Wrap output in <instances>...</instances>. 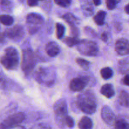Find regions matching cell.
I'll return each mask as SVG.
<instances>
[{
	"instance_id": "obj_1",
	"label": "cell",
	"mask_w": 129,
	"mask_h": 129,
	"mask_svg": "<svg viewBox=\"0 0 129 129\" xmlns=\"http://www.w3.org/2000/svg\"><path fill=\"white\" fill-rule=\"evenodd\" d=\"M77 105L79 109L88 115H92L96 112L97 98L91 90L83 91L77 97Z\"/></svg>"
},
{
	"instance_id": "obj_2",
	"label": "cell",
	"mask_w": 129,
	"mask_h": 129,
	"mask_svg": "<svg viewBox=\"0 0 129 129\" xmlns=\"http://www.w3.org/2000/svg\"><path fill=\"white\" fill-rule=\"evenodd\" d=\"M0 62L7 70H16L20 63V55L17 49L13 47L6 48L5 50V55L1 57Z\"/></svg>"
},
{
	"instance_id": "obj_3",
	"label": "cell",
	"mask_w": 129,
	"mask_h": 129,
	"mask_svg": "<svg viewBox=\"0 0 129 129\" xmlns=\"http://www.w3.org/2000/svg\"><path fill=\"white\" fill-rule=\"evenodd\" d=\"M35 80L39 84L46 86H51L55 83L56 72L53 67H40L35 71L34 74Z\"/></svg>"
},
{
	"instance_id": "obj_4",
	"label": "cell",
	"mask_w": 129,
	"mask_h": 129,
	"mask_svg": "<svg viewBox=\"0 0 129 129\" xmlns=\"http://www.w3.org/2000/svg\"><path fill=\"white\" fill-rule=\"evenodd\" d=\"M37 63V57L35 53L30 48L22 50L21 69L25 75L31 73Z\"/></svg>"
},
{
	"instance_id": "obj_5",
	"label": "cell",
	"mask_w": 129,
	"mask_h": 129,
	"mask_svg": "<svg viewBox=\"0 0 129 129\" xmlns=\"http://www.w3.org/2000/svg\"><path fill=\"white\" fill-rule=\"evenodd\" d=\"M76 49L81 54L85 56H96L99 52V47L98 44L92 40H79L77 44Z\"/></svg>"
},
{
	"instance_id": "obj_6",
	"label": "cell",
	"mask_w": 129,
	"mask_h": 129,
	"mask_svg": "<svg viewBox=\"0 0 129 129\" xmlns=\"http://www.w3.org/2000/svg\"><path fill=\"white\" fill-rule=\"evenodd\" d=\"M44 19L40 14L31 13L26 15V23L28 30L30 34H35L40 29L41 25L44 23Z\"/></svg>"
},
{
	"instance_id": "obj_7",
	"label": "cell",
	"mask_w": 129,
	"mask_h": 129,
	"mask_svg": "<svg viewBox=\"0 0 129 129\" xmlns=\"http://www.w3.org/2000/svg\"><path fill=\"white\" fill-rule=\"evenodd\" d=\"M25 120V115L22 112L11 115L0 123V128L6 129L16 127Z\"/></svg>"
},
{
	"instance_id": "obj_8",
	"label": "cell",
	"mask_w": 129,
	"mask_h": 129,
	"mask_svg": "<svg viewBox=\"0 0 129 129\" xmlns=\"http://www.w3.org/2000/svg\"><path fill=\"white\" fill-rule=\"evenodd\" d=\"M54 111L59 123H64V118L68 115V104L64 99L57 101L54 105Z\"/></svg>"
},
{
	"instance_id": "obj_9",
	"label": "cell",
	"mask_w": 129,
	"mask_h": 129,
	"mask_svg": "<svg viewBox=\"0 0 129 129\" xmlns=\"http://www.w3.org/2000/svg\"><path fill=\"white\" fill-rule=\"evenodd\" d=\"M5 37L15 42H19L25 35L24 28L21 25H16L13 27L7 28L4 32Z\"/></svg>"
},
{
	"instance_id": "obj_10",
	"label": "cell",
	"mask_w": 129,
	"mask_h": 129,
	"mask_svg": "<svg viewBox=\"0 0 129 129\" xmlns=\"http://www.w3.org/2000/svg\"><path fill=\"white\" fill-rule=\"evenodd\" d=\"M89 78L86 76L74 78L71 81L69 88L74 92L81 91L89 83Z\"/></svg>"
},
{
	"instance_id": "obj_11",
	"label": "cell",
	"mask_w": 129,
	"mask_h": 129,
	"mask_svg": "<svg viewBox=\"0 0 129 129\" xmlns=\"http://www.w3.org/2000/svg\"><path fill=\"white\" fill-rule=\"evenodd\" d=\"M101 116L107 125L109 126H113L116 120V117L114 112L108 106L105 105L102 108L101 111Z\"/></svg>"
},
{
	"instance_id": "obj_12",
	"label": "cell",
	"mask_w": 129,
	"mask_h": 129,
	"mask_svg": "<svg viewBox=\"0 0 129 129\" xmlns=\"http://www.w3.org/2000/svg\"><path fill=\"white\" fill-rule=\"evenodd\" d=\"M116 52L119 55H127L129 54V41L124 38L117 40L115 46Z\"/></svg>"
},
{
	"instance_id": "obj_13",
	"label": "cell",
	"mask_w": 129,
	"mask_h": 129,
	"mask_svg": "<svg viewBox=\"0 0 129 129\" xmlns=\"http://www.w3.org/2000/svg\"><path fill=\"white\" fill-rule=\"evenodd\" d=\"M45 52L50 57H55L60 52V46L55 42H50L45 46Z\"/></svg>"
},
{
	"instance_id": "obj_14",
	"label": "cell",
	"mask_w": 129,
	"mask_h": 129,
	"mask_svg": "<svg viewBox=\"0 0 129 129\" xmlns=\"http://www.w3.org/2000/svg\"><path fill=\"white\" fill-rule=\"evenodd\" d=\"M81 7L84 16L89 17L94 13V8L89 0H81Z\"/></svg>"
},
{
	"instance_id": "obj_15",
	"label": "cell",
	"mask_w": 129,
	"mask_h": 129,
	"mask_svg": "<svg viewBox=\"0 0 129 129\" xmlns=\"http://www.w3.org/2000/svg\"><path fill=\"white\" fill-rule=\"evenodd\" d=\"M100 93L106 98H112L115 94V91L114 87L112 84L107 83V84H104L101 88Z\"/></svg>"
},
{
	"instance_id": "obj_16",
	"label": "cell",
	"mask_w": 129,
	"mask_h": 129,
	"mask_svg": "<svg viewBox=\"0 0 129 129\" xmlns=\"http://www.w3.org/2000/svg\"><path fill=\"white\" fill-rule=\"evenodd\" d=\"M93 127V121L88 117H83L78 123V127L81 129H91Z\"/></svg>"
},
{
	"instance_id": "obj_17",
	"label": "cell",
	"mask_w": 129,
	"mask_h": 129,
	"mask_svg": "<svg viewBox=\"0 0 129 129\" xmlns=\"http://www.w3.org/2000/svg\"><path fill=\"white\" fill-rule=\"evenodd\" d=\"M118 70L121 74H125L129 72V58H125L118 62Z\"/></svg>"
},
{
	"instance_id": "obj_18",
	"label": "cell",
	"mask_w": 129,
	"mask_h": 129,
	"mask_svg": "<svg viewBox=\"0 0 129 129\" xmlns=\"http://www.w3.org/2000/svg\"><path fill=\"white\" fill-rule=\"evenodd\" d=\"M118 101L121 106L129 108V93L125 91H122L118 96Z\"/></svg>"
},
{
	"instance_id": "obj_19",
	"label": "cell",
	"mask_w": 129,
	"mask_h": 129,
	"mask_svg": "<svg viewBox=\"0 0 129 129\" xmlns=\"http://www.w3.org/2000/svg\"><path fill=\"white\" fill-rule=\"evenodd\" d=\"M106 15H107V13L105 11L101 10L99 11L95 15H94V18H93V20L98 26H102L104 25L105 21Z\"/></svg>"
},
{
	"instance_id": "obj_20",
	"label": "cell",
	"mask_w": 129,
	"mask_h": 129,
	"mask_svg": "<svg viewBox=\"0 0 129 129\" xmlns=\"http://www.w3.org/2000/svg\"><path fill=\"white\" fill-rule=\"evenodd\" d=\"M62 18L69 24V25H76L79 23V20L74 15L70 13L65 14L62 16Z\"/></svg>"
},
{
	"instance_id": "obj_21",
	"label": "cell",
	"mask_w": 129,
	"mask_h": 129,
	"mask_svg": "<svg viewBox=\"0 0 129 129\" xmlns=\"http://www.w3.org/2000/svg\"><path fill=\"white\" fill-rule=\"evenodd\" d=\"M10 80L3 73H0V89H6L10 85Z\"/></svg>"
},
{
	"instance_id": "obj_22",
	"label": "cell",
	"mask_w": 129,
	"mask_h": 129,
	"mask_svg": "<svg viewBox=\"0 0 129 129\" xmlns=\"http://www.w3.org/2000/svg\"><path fill=\"white\" fill-rule=\"evenodd\" d=\"M100 74L102 78L104 79H109L112 78L113 76V71L112 68L109 67L103 68L101 69Z\"/></svg>"
},
{
	"instance_id": "obj_23",
	"label": "cell",
	"mask_w": 129,
	"mask_h": 129,
	"mask_svg": "<svg viewBox=\"0 0 129 129\" xmlns=\"http://www.w3.org/2000/svg\"><path fill=\"white\" fill-rule=\"evenodd\" d=\"M113 126L116 129H129V123L122 118L116 119Z\"/></svg>"
},
{
	"instance_id": "obj_24",
	"label": "cell",
	"mask_w": 129,
	"mask_h": 129,
	"mask_svg": "<svg viewBox=\"0 0 129 129\" xmlns=\"http://www.w3.org/2000/svg\"><path fill=\"white\" fill-rule=\"evenodd\" d=\"M0 22L4 25L10 26L14 22V18L9 15H2L0 16Z\"/></svg>"
},
{
	"instance_id": "obj_25",
	"label": "cell",
	"mask_w": 129,
	"mask_h": 129,
	"mask_svg": "<svg viewBox=\"0 0 129 129\" xmlns=\"http://www.w3.org/2000/svg\"><path fill=\"white\" fill-rule=\"evenodd\" d=\"M56 28V37L57 39H62L64 37V34H65V27L64 25L60 23H57L55 25Z\"/></svg>"
},
{
	"instance_id": "obj_26",
	"label": "cell",
	"mask_w": 129,
	"mask_h": 129,
	"mask_svg": "<svg viewBox=\"0 0 129 129\" xmlns=\"http://www.w3.org/2000/svg\"><path fill=\"white\" fill-rule=\"evenodd\" d=\"M79 40L78 39L77 37H67L65 39L63 40V42L66 44V45H68L69 47H73L74 45H76L79 42Z\"/></svg>"
},
{
	"instance_id": "obj_27",
	"label": "cell",
	"mask_w": 129,
	"mask_h": 129,
	"mask_svg": "<svg viewBox=\"0 0 129 129\" xmlns=\"http://www.w3.org/2000/svg\"><path fill=\"white\" fill-rule=\"evenodd\" d=\"M76 62L81 68H82L85 71L88 70L89 66H90V62L85 59H82V58H77L76 59Z\"/></svg>"
},
{
	"instance_id": "obj_28",
	"label": "cell",
	"mask_w": 129,
	"mask_h": 129,
	"mask_svg": "<svg viewBox=\"0 0 129 129\" xmlns=\"http://www.w3.org/2000/svg\"><path fill=\"white\" fill-rule=\"evenodd\" d=\"M0 5L2 10L7 12L11 11V9L12 8V5L10 0H0Z\"/></svg>"
},
{
	"instance_id": "obj_29",
	"label": "cell",
	"mask_w": 129,
	"mask_h": 129,
	"mask_svg": "<svg viewBox=\"0 0 129 129\" xmlns=\"http://www.w3.org/2000/svg\"><path fill=\"white\" fill-rule=\"evenodd\" d=\"M120 1L121 0H105L107 8L109 10H115Z\"/></svg>"
},
{
	"instance_id": "obj_30",
	"label": "cell",
	"mask_w": 129,
	"mask_h": 129,
	"mask_svg": "<svg viewBox=\"0 0 129 129\" xmlns=\"http://www.w3.org/2000/svg\"><path fill=\"white\" fill-rule=\"evenodd\" d=\"M84 31L88 36L92 38H96L98 37L97 33L96 32L95 30H93L92 28L89 27V26H86L84 28Z\"/></svg>"
},
{
	"instance_id": "obj_31",
	"label": "cell",
	"mask_w": 129,
	"mask_h": 129,
	"mask_svg": "<svg viewBox=\"0 0 129 129\" xmlns=\"http://www.w3.org/2000/svg\"><path fill=\"white\" fill-rule=\"evenodd\" d=\"M54 2L61 7L67 8L71 5L72 0H54Z\"/></svg>"
},
{
	"instance_id": "obj_32",
	"label": "cell",
	"mask_w": 129,
	"mask_h": 129,
	"mask_svg": "<svg viewBox=\"0 0 129 129\" xmlns=\"http://www.w3.org/2000/svg\"><path fill=\"white\" fill-rule=\"evenodd\" d=\"M64 123L65 124L68 126L69 128H73L75 124V122H74V119L72 118L71 116L67 115L66 117L64 118Z\"/></svg>"
},
{
	"instance_id": "obj_33",
	"label": "cell",
	"mask_w": 129,
	"mask_h": 129,
	"mask_svg": "<svg viewBox=\"0 0 129 129\" xmlns=\"http://www.w3.org/2000/svg\"><path fill=\"white\" fill-rule=\"evenodd\" d=\"M71 33L72 36L74 37H77L79 36V30L78 28L76 25H71Z\"/></svg>"
},
{
	"instance_id": "obj_34",
	"label": "cell",
	"mask_w": 129,
	"mask_h": 129,
	"mask_svg": "<svg viewBox=\"0 0 129 129\" xmlns=\"http://www.w3.org/2000/svg\"><path fill=\"white\" fill-rule=\"evenodd\" d=\"M40 1L43 3L42 8L45 11H49L51 8V1L50 0H41Z\"/></svg>"
},
{
	"instance_id": "obj_35",
	"label": "cell",
	"mask_w": 129,
	"mask_h": 129,
	"mask_svg": "<svg viewBox=\"0 0 129 129\" xmlns=\"http://www.w3.org/2000/svg\"><path fill=\"white\" fill-rule=\"evenodd\" d=\"M40 1L41 0H27V4L29 6L34 7L37 6Z\"/></svg>"
},
{
	"instance_id": "obj_36",
	"label": "cell",
	"mask_w": 129,
	"mask_h": 129,
	"mask_svg": "<svg viewBox=\"0 0 129 129\" xmlns=\"http://www.w3.org/2000/svg\"><path fill=\"white\" fill-rule=\"evenodd\" d=\"M101 39L102 40V41H103L104 42H107L108 40V35L107 32H103L102 33V35H101Z\"/></svg>"
},
{
	"instance_id": "obj_37",
	"label": "cell",
	"mask_w": 129,
	"mask_h": 129,
	"mask_svg": "<svg viewBox=\"0 0 129 129\" xmlns=\"http://www.w3.org/2000/svg\"><path fill=\"white\" fill-rule=\"evenodd\" d=\"M123 83L125 85L129 86V74H127L123 79Z\"/></svg>"
},
{
	"instance_id": "obj_38",
	"label": "cell",
	"mask_w": 129,
	"mask_h": 129,
	"mask_svg": "<svg viewBox=\"0 0 129 129\" xmlns=\"http://www.w3.org/2000/svg\"><path fill=\"white\" fill-rule=\"evenodd\" d=\"M92 1H93V4L96 6H100L102 4V0H92Z\"/></svg>"
},
{
	"instance_id": "obj_39",
	"label": "cell",
	"mask_w": 129,
	"mask_h": 129,
	"mask_svg": "<svg viewBox=\"0 0 129 129\" xmlns=\"http://www.w3.org/2000/svg\"><path fill=\"white\" fill-rule=\"evenodd\" d=\"M5 37H5L4 33H1V31H0V43L3 42V40H5Z\"/></svg>"
},
{
	"instance_id": "obj_40",
	"label": "cell",
	"mask_w": 129,
	"mask_h": 129,
	"mask_svg": "<svg viewBox=\"0 0 129 129\" xmlns=\"http://www.w3.org/2000/svg\"><path fill=\"white\" fill-rule=\"evenodd\" d=\"M124 10H125V11L126 13L129 15V3L128 4V5H127L125 6Z\"/></svg>"
}]
</instances>
